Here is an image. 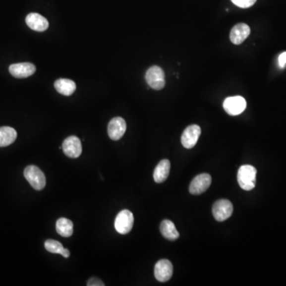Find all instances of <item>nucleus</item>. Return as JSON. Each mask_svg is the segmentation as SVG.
<instances>
[{"label":"nucleus","mask_w":286,"mask_h":286,"mask_svg":"<svg viewBox=\"0 0 286 286\" xmlns=\"http://www.w3.org/2000/svg\"><path fill=\"white\" fill-rule=\"evenodd\" d=\"M257 170L254 166L244 165L238 170V183L243 190L250 191L254 189L256 184Z\"/></svg>","instance_id":"nucleus-1"},{"label":"nucleus","mask_w":286,"mask_h":286,"mask_svg":"<svg viewBox=\"0 0 286 286\" xmlns=\"http://www.w3.org/2000/svg\"><path fill=\"white\" fill-rule=\"evenodd\" d=\"M24 176L35 190H42L46 187V176L37 166H27L24 170Z\"/></svg>","instance_id":"nucleus-2"},{"label":"nucleus","mask_w":286,"mask_h":286,"mask_svg":"<svg viewBox=\"0 0 286 286\" xmlns=\"http://www.w3.org/2000/svg\"><path fill=\"white\" fill-rule=\"evenodd\" d=\"M146 80L150 88L154 90H162L166 85L164 71L157 65L150 67L146 72Z\"/></svg>","instance_id":"nucleus-3"},{"label":"nucleus","mask_w":286,"mask_h":286,"mask_svg":"<svg viewBox=\"0 0 286 286\" xmlns=\"http://www.w3.org/2000/svg\"><path fill=\"white\" fill-rule=\"evenodd\" d=\"M134 226V216L129 210L121 211L117 215L114 221V228L117 232L121 234H126L132 230Z\"/></svg>","instance_id":"nucleus-4"},{"label":"nucleus","mask_w":286,"mask_h":286,"mask_svg":"<svg viewBox=\"0 0 286 286\" xmlns=\"http://www.w3.org/2000/svg\"><path fill=\"white\" fill-rule=\"evenodd\" d=\"M233 205L230 200H219L213 204L212 214L219 222H223L230 218L233 213Z\"/></svg>","instance_id":"nucleus-5"},{"label":"nucleus","mask_w":286,"mask_h":286,"mask_svg":"<svg viewBox=\"0 0 286 286\" xmlns=\"http://www.w3.org/2000/svg\"><path fill=\"white\" fill-rule=\"evenodd\" d=\"M224 110L230 115H238L244 112L246 108V101L240 96H230L224 100Z\"/></svg>","instance_id":"nucleus-6"},{"label":"nucleus","mask_w":286,"mask_h":286,"mask_svg":"<svg viewBox=\"0 0 286 286\" xmlns=\"http://www.w3.org/2000/svg\"><path fill=\"white\" fill-rule=\"evenodd\" d=\"M63 152L68 158H77L82 154V145L80 138L76 136H69L64 139L62 143Z\"/></svg>","instance_id":"nucleus-7"},{"label":"nucleus","mask_w":286,"mask_h":286,"mask_svg":"<svg viewBox=\"0 0 286 286\" xmlns=\"http://www.w3.org/2000/svg\"><path fill=\"white\" fill-rule=\"evenodd\" d=\"M201 134V129L198 125H191L184 130L181 135V143L184 148L192 149L196 146Z\"/></svg>","instance_id":"nucleus-8"},{"label":"nucleus","mask_w":286,"mask_h":286,"mask_svg":"<svg viewBox=\"0 0 286 286\" xmlns=\"http://www.w3.org/2000/svg\"><path fill=\"white\" fill-rule=\"evenodd\" d=\"M173 273L172 264L167 259L158 261L154 267V276L160 282H166L172 278Z\"/></svg>","instance_id":"nucleus-9"},{"label":"nucleus","mask_w":286,"mask_h":286,"mask_svg":"<svg viewBox=\"0 0 286 286\" xmlns=\"http://www.w3.org/2000/svg\"><path fill=\"white\" fill-rule=\"evenodd\" d=\"M212 184V176L208 173L197 175L192 180L189 185V192L192 195L202 194L203 192L208 190Z\"/></svg>","instance_id":"nucleus-10"},{"label":"nucleus","mask_w":286,"mask_h":286,"mask_svg":"<svg viewBox=\"0 0 286 286\" xmlns=\"http://www.w3.org/2000/svg\"><path fill=\"white\" fill-rule=\"evenodd\" d=\"M126 130V121L121 117L113 118L109 122L108 126V135L112 140H119L124 135Z\"/></svg>","instance_id":"nucleus-11"},{"label":"nucleus","mask_w":286,"mask_h":286,"mask_svg":"<svg viewBox=\"0 0 286 286\" xmlns=\"http://www.w3.org/2000/svg\"><path fill=\"white\" fill-rule=\"evenodd\" d=\"M9 72L15 78H27L36 72V67L31 63L13 64L9 67Z\"/></svg>","instance_id":"nucleus-12"},{"label":"nucleus","mask_w":286,"mask_h":286,"mask_svg":"<svg viewBox=\"0 0 286 286\" xmlns=\"http://www.w3.org/2000/svg\"><path fill=\"white\" fill-rule=\"evenodd\" d=\"M250 34V29L248 25L238 23L231 29L230 40L234 45H240L248 38Z\"/></svg>","instance_id":"nucleus-13"},{"label":"nucleus","mask_w":286,"mask_h":286,"mask_svg":"<svg viewBox=\"0 0 286 286\" xmlns=\"http://www.w3.org/2000/svg\"><path fill=\"white\" fill-rule=\"evenodd\" d=\"M26 25L31 30L38 32H43L49 27V22L45 17L38 13H30L26 18Z\"/></svg>","instance_id":"nucleus-14"},{"label":"nucleus","mask_w":286,"mask_h":286,"mask_svg":"<svg viewBox=\"0 0 286 286\" xmlns=\"http://www.w3.org/2000/svg\"><path fill=\"white\" fill-rule=\"evenodd\" d=\"M170 162L167 159L161 161L154 170V179L156 183L164 182L170 172Z\"/></svg>","instance_id":"nucleus-15"},{"label":"nucleus","mask_w":286,"mask_h":286,"mask_svg":"<svg viewBox=\"0 0 286 286\" xmlns=\"http://www.w3.org/2000/svg\"><path fill=\"white\" fill-rule=\"evenodd\" d=\"M56 90L63 96H72L76 89V83L68 79H59L54 83Z\"/></svg>","instance_id":"nucleus-16"},{"label":"nucleus","mask_w":286,"mask_h":286,"mask_svg":"<svg viewBox=\"0 0 286 286\" xmlns=\"http://www.w3.org/2000/svg\"><path fill=\"white\" fill-rule=\"evenodd\" d=\"M160 230L163 237L170 241L176 240L180 236L174 224L169 220L162 221L160 225Z\"/></svg>","instance_id":"nucleus-17"},{"label":"nucleus","mask_w":286,"mask_h":286,"mask_svg":"<svg viewBox=\"0 0 286 286\" xmlns=\"http://www.w3.org/2000/svg\"><path fill=\"white\" fill-rule=\"evenodd\" d=\"M16 138L17 132L14 128L10 126L0 127V147L10 146Z\"/></svg>","instance_id":"nucleus-18"},{"label":"nucleus","mask_w":286,"mask_h":286,"mask_svg":"<svg viewBox=\"0 0 286 286\" xmlns=\"http://www.w3.org/2000/svg\"><path fill=\"white\" fill-rule=\"evenodd\" d=\"M56 230L60 236L68 238L73 233V224L68 219L60 218L57 221Z\"/></svg>","instance_id":"nucleus-19"},{"label":"nucleus","mask_w":286,"mask_h":286,"mask_svg":"<svg viewBox=\"0 0 286 286\" xmlns=\"http://www.w3.org/2000/svg\"><path fill=\"white\" fill-rule=\"evenodd\" d=\"M45 247L49 252L53 254H60L64 258H67L70 256V252L68 249L64 248L63 245L58 241L48 239L45 242Z\"/></svg>","instance_id":"nucleus-20"},{"label":"nucleus","mask_w":286,"mask_h":286,"mask_svg":"<svg viewBox=\"0 0 286 286\" xmlns=\"http://www.w3.org/2000/svg\"><path fill=\"white\" fill-rule=\"evenodd\" d=\"M257 0H231L235 6L240 8H249L256 2Z\"/></svg>","instance_id":"nucleus-21"},{"label":"nucleus","mask_w":286,"mask_h":286,"mask_svg":"<svg viewBox=\"0 0 286 286\" xmlns=\"http://www.w3.org/2000/svg\"><path fill=\"white\" fill-rule=\"evenodd\" d=\"M87 286H104V284L102 281L100 280L97 278H92L90 280L88 281Z\"/></svg>","instance_id":"nucleus-22"},{"label":"nucleus","mask_w":286,"mask_h":286,"mask_svg":"<svg viewBox=\"0 0 286 286\" xmlns=\"http://www.w3.org/2000/svg\"><path fill=\"white\" fill-rule=\"evenodd\" d=\"M278 61H279V65H280L282 68L285 67L286 64V52L282 53L279 56V59H278Z\"/></svg>","instance_id":"nucleus-23"}]
</instances>
